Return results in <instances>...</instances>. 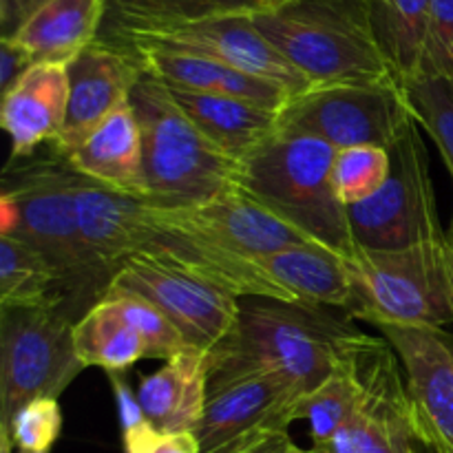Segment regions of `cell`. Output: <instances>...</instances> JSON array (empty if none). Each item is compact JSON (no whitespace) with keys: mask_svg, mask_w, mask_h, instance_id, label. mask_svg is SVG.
Returning <instances> with one entry per match:
<instances>
[{"mask_svg":"<svg viewBox=\"0 0 453 453\" xmlns=\"http://www.w3.org/2000/svg\"><path fill=\"white\" fill-rule=\"evenodd\" d=\"M133 255L175 261L239 299H268L296 305V301L261 268L259 261L230 250L186 208H159L140 199L131 233Z\"/></svg>","mask_w":453,"mask_h":453,"instance_id":"30bf717a","label":"cell"},{"mask_svg":"<svg viewBox=\"0 0 453 453\" xmlns=\"http://www.w3.org/2000/svg\"><path fill=\"white\" fill-rule=\"evenodd\" d=\"M186 211L230 250L250 259H264L292 246L317 243L243 188H233Z\"/></svg>","mask_w":453,"mask_h":453,"instance_id":"ac0fdd59","label":"cell"},{"mask_svg":"<svg viewBox=\"0 0 453 453\" xmlns=\"http://www.w3.org/2000/svg\"><path fill=\"white\" fill-rule=\"evenodd\" d=\"M106 0H49L13 40L29 51L35 65H69L97 40Z\"/></svg>","mask_w":453,"mask_h":453,"instance_id":"cb8c5ba5","label":"cell"},{"mask_svg":"<svg viewBox=\"0 0 453 453\" xmlns=\"http://www.w3.org/2000/svg\"><path fill=\"white\" fill-rule=\"evenodd\" d=\"M376 42L403 87L420 75L432 0H367Z\"/></svg>","mask_w":453,"mask_h":453,"instance_id":"484cf974","label":"cell"},{"mask_svg":"<svg viewBox=\"0 0 453 453\" xmlns=\"http://www.w3.org/2000/svg\"><path fill=\"white\" fill-rule=\"evenodd\" d=\"M71 168L128 197L144 199L142 135L131 102L115 109L87 140L62 155Z\"/></svg>","mask_w":453,"mask_h":453,"instance_id":"7402d4cb","label":"cell"},{"mask_svg":"<svg viewBox=\"0 0 453 453\" xmlns=\"http://www.w3.org/2000/svg\"><path fill=\"white\" fill-rule=\"evenodd\" d=\"M348 265L354 281L349 317L372 326L453 323V248L447 237L396 250L358 248Z\"/></svg>","mask_w":453,"mask_h":453,"instance_id":"8992f818","label":"cell"},{"mask_svg":"<svg viewBox=\"0 0 453 453\" xmlns=\"http://www.w3.org/2000/svg\"><path fill=\"white\" fill-rule=\"evenodd\" d=\"M367 341H370V336H367ZM365 343L321 388L314 389L312 394L305 396L301 418H305L310 423L314 445H327L334 438V434L361 407L363 392H365L361 372V352L365 348Z\"/></svg>","mask_w":453,"mask_h":453,"instance_id":"f546056e","label":"cell"},{"mask_svg":"<svg viewBox=\"0 0 453 453\" xmlns=\"http://www.w3.org/2000/svg\"><path fill=\"white\" fill-rule=\"evenodd\" d=\"M66 65H35L3 96L0 122L12 140V159H27L60 137L66 115Z\"/></svg>","mask_w":453,"mask_h":453,"instance_id":"d6986e66","label":"cell"},{"mask_svg":"<svg viewBox=\"0 0 453 453\" xmlns=\"http://www.w3.org/2000/svg\"><path fill=\"white\" fill-rule=\"evenodd\" d=\"M106 299H113L118 303L119 312L127 317V321L140 332V336L149 345V358H166L168 361L177 354L195 349L190 348L184 334L177 330L175 323L149 301L133 295H111Z\"/></svg>","mask_w":453,"mask_h":453,"instance_id":"d6a6232c","label":"cell"},{"mask_svg":"<svg viewBox=\"0 0 453 453\" xmlns=\"http://www.w3.org/2000/svg\"><path fill=\"white\" fill-rule=\"evenodd\" d=\"M60 155V153H58ZM0 195V234L22 239L62 274L69 310L100 301L113 273L100 264L80 233L73 168L66 159H12Z\"/></svg>","mask_w":453,"mask_h":453,"instance_id":"7a4b0ae2","label":"cell"},{"mask_svg":"<svg viewBox=\"0 0 453 453\" xmlns=\"http://www.w3.org/2000/svg\"><path fill=\"white\" fill-rule=\"evenodd\" d=\"M109 379H111V385H113V394H115V403H118L122 432H128V429L146 423L144 411H142L140 401H137V394H133V389L128 388V383L122 379V374H119V372H111Z\"/></svg>","mask_w":453,"mask_h":453,"instance_id":"74e56055","label":"cell"},{"mask_svg":"<svg viewBox=\"0 0 453 453\" xmlns=\"http://www.w3.org/2000/svg\"><path fill=\"white\" fill-rule=\"evenodd\" d=\"M113 42L131 49L133 56L140 60L144 73L153 75L171 88L239 97V100L255 102V104L273 111H281L290 102V96L277 84L242 73V71L211 60V58L144 42H127V40H113Z\"/></svg>","mask_w":453,"mask_h":453,"instance_id":"e0dca14e","label":"cell"},{"mask_svg":"<svg viewBox=\"0 0 453 453\" xmlns=\"http://www.w3.org/2000/svg\"><path fill=\"white\" fill-rule=\"evenodd\" d=\"M137 401L146 423L164 434L195 432L208 403V352L188 349L142 376Z\"/></svg>","mask_w":453,"mask_h":453,"instance_id":"44dd1931","label":"cell"},{"mask_svg":"<svg viewBox=\"0 0 453 453\" xmlns=\"http://www.w3.org/2000/svg\"><path fill=\"white\" fill-rule=\"evenodd\" d=\"M308 453H334L330 445H314L312 449H308Z\"/></svg>","mask_w":453,"mask_h":453,"instance_id":"b9f144b4","label":"cell"},{"mask_svg":"<svg viewBox=\"0 0 453 453\" xmlns=\"http://www.w3.org/2000/svg\"><path fill=\"white\" fill-rule=\"evenodd\" d=\"M62 429L60 405L56 398H35L27 403L9 425L7 436H0L3 449L49 453Z\"/></svg>","mask_w":453,"mask_h":453,"instance_id":"836d02e7","label":"cell"},{"mask_svg":"<svg viewBox=\"0 0 453 453\" xmlns=\"http://www.w3.org/2000/svg\"><path fill=\"white\" fill-rule=\"evenodd\" d=\"M133 295L153 303L184 334L190 348H215L237 323L239 296L175 261L153 255H133L118 268L104 296Z\"/></svg>","mask_w":453,"mask_h":453,"instance_id":"8fae6325","label":"cell"},{"mask_svg":"<svg viewBox=\"0 0 453 453\" xmlns=\"http://www.w3.org/2000/svg\"><path fill=\"white\" fill-rule=\"evenodd\" d=\"M416 119L410 93L398 82L312 87L281 109L279 135H310L336 150L389 149Z\"/></svg>","mask_w":453,"mask_h":453,"instance_id":"9c48e42d","label":"cell"},{"mask_svg":"<svg viewBox=\"0 0 453 453\" xmlns=\"http://www.w3.org/2000/svg\"><path fill=\"white\" fill-rule=\"evenodd\" d=\"M416 119L441 150L453 181V82L445 78H418L407 87Z\"/></svg>","mask_w":453,"mask_h":453,"instance_id":"1f68e13d","label":"cell"},{"mask_svg":"<svg viewBox=\"0 0 453 453\" xmlns=\"http://www.w3.org/2000/svg\"><path fill=\"white\" fill-rule=\"evenodd\" d=\"M392 171L374 197L348 208L358 248L396 250L445 239L434 190L429 155L418 119H411L388 149Z\"/></svg>","mask_w":453,"mask_h":453,"instance_id":"ba28073f","label":"cell"},{"mask_svg":"<svg viewBox=\"0 0 453 453\" xmlns=\"http://www.w3.org/2000/svg\"><path fill=\"white\" fill-rule=\"evenodd\" d=\"M31 66H35V62L25 47H20L13 38H0V91L3 96L25 78Z\"/></svg>","mask_w":453,"mask_h":453,"instance_id":"8d00e7d4","label":"cell"},{"mask_svg":"<svg viewBox=\"0 0 453 453\" xmlns=\"http://www.w3.org/2000/svg\"><path fill=\"white\" fill-rule=\"evenodd\" d=\"M447 242H449V246L453 248V221H451V228H449V233H447Z\"/></svg>","mask_w":453,"mask_h":453,"instance_id":"7bdbcfd3","label":"cell"},{"mask_svg":"<svg viewBox=\"0 0 453 453\" xmlns=\"http://www.w3.org/2000/svg\"><path fill=\"white\" fill-rule=\"evenodd\" d=\"M137 202L140 199L73 171V203L80 233L100 264L113 274L131 257Z\"/></svg>","mask_w":453,"mask_h":453,"instance_id":"d4e9b609","label":"cell"},{"mask_svg":"<svg viewBox=\"0 0 453 453\" xmlns=\"http://www.w3.org/2000/svg\"><path fill=\"white\" fill-rule=\"evenodd\" d=\"M71 312L49 308H3L0 317V436L13 416L35 398H56L84 370L73 343Z\"/></svg>","mask_w":453,"mask_h":453,"instance_id":"52a82bcc","label":"cell"},{"mask_svg":"<svg viewBox=\"0 0 453 453\" xmlns=\"http://www.w3.org/2000/svg\"><path fill=\"white\" fill-rule=\"evenodd\" d=\"M376 327L405 372L418 442L429 453H453V336L442 327Z\"/></svg>","mask_w":453,"mask_h":453,"instance_id":"5bb4252c","label":"cell"},{"mask_svg":"<svg viewBox=\"0 0 453 453\" xmlns=\"http://www.w3.org/2000/svg\"><path fill=\"white\" fill-rule=\"evenodd\" d=\"M128 102L142 135L146 186L142 202L159 208H193L239 188L242 164L186 118L166 84L142 73Z\"/></svg>","mask_w":453,"mask_h":453,"instance_id":"3957f363","label":"cell"},{"mask_svg":"<svg viewBox=\"0 0 453 453\" xmlns=\"http://www.w3.org/2000/svg\"><path fill=\"white\" fill-rule=\"evenodd\" d=\"M305 392L277 372L234 379L208 392L195 429L202 453H250L301 418Z\"/></svg>","mask_w":453,"mask_h":453,"instance_id":"7c38bea8","label":"cell"},{"mask_svg":"<svg viewBox=\"0 0 453 453\" xmlns=\"http://www.w3.org/2000/svg\"><path fill=\"white\" fill-rule=\"evenodd\" d=\"M73 343L84 367H102L106 374H124L140 358H149L146 341L119 312L118 303L106 296L75 321Z\"/></svg>","mask_w":453,"mask_h":453,"instance_id":"4316f807","label":"cell"},{"mask_svg":"<svg viewBox=\"0 0 453 453\" xmlns=\"http://www.w3.org/2000/svg\"><path fill=\"white\" fill-rule=\"evenodd\" d=\"M49 0H0V38H13L16 31Z\"/></svg>","mask_w":453,"mask_h":453,"instance_id":"f35d334b","label":"cell"},{"mask_svg":"<svg viewBox=\"0 0 453 453\" xmlns=\"http://www.w3.org/2000/svg\"><path fill=\"white\" fill-rule=\"evenodd\" d=\"M250 453H308V449L296 447L288 434H279V436L270 438V441H265L264 445H259Z\"/></svg>","mask_w":453,"mask_h":453,"instance_id":"ab89813d","label":"cell"},{"mask_svg":"<svg viewBox=\"0 0 453 453\" xmlns=\"http://www.w3.org/2000/svg\"><path fill=\"white\" fill-rule=\"evenodd\" d=\"M0 305L69 310L65 281L56 265L12 234H0ZM71 312V310H69Z\"/></svg>","mask_w":453,"mask_h":453,"instance_id":"83f0119b","label":"cell"},{"mask_svg":"<svg viewBox=\"0 0 453 453\" xmlns=\"http://www.w3.org/2000/svg\"><path fill=\"white\" fill-rule=\"evenodd\" d=\"M115 31H157L224 16L264 12V0H106Z\"/></svg>","mask_w":453,"mask_h":453,"instance_id":"f1b7e54d","label":"cell"},{"mask_svg":"<svg viewBox=\"0 0 453 453\" xmlns=\"http://www.w3.org/2000/svg\"><path fill=\"white\" fill-rule=\"evenodd\" d=\"M334 157V146L317 137L277 135L242 164L239 188L317 243L352 257L358 246L332 184Z\"/></svg>","mask_w":453,"mask_h":453,"instance_id":"5b68a950","label":"cell"},{"mask_svg":"<svg viewBox=\"0 0 453 453\" xmlns=\"http://www.w3.org/2000/svg\"><path fill=\"white\" fill-rule=\"evenodd\" d=\"M113 40L155 44V47L211 58L242 73L277 84L290 96V100L314 87L257 29L250 16L211 18V20L166 27L157 31H113Z\"/></svg>","mask_w":453,"mask_h":453,"instance_id":"4fadbf2b","label":"cell"},{"mask_svg":"<svg viewBox=\"0 0 453 453\" xmlns=\"http://www.w3.org/2000/svg\"><path fill=\"white\" fill-rule=\"evenodd\" d=\"M261 268L305 308H354L348 257L323 243H303L257 259Z\"/></svg>","mask_w":453,"mask_h":453,"instance_id":"603a6c76","label":"cell"},{"mask_svg":"<svg viewBox=\"0 0 453 453\" xmlns=\"http://www.w3.org/2000/svg\"><path fill=\"white\" fill-rule=\"evenodd\" d=\"M388 341L372 339L361 352L363 403L358 407L361 453H420L407 383Z\"/></svg>","mask_w":453,"mask_h":453,"instance_id":"2e32d148","label":"cell"},{"mask_svg":"<svg viewBox=\"0 0 453 453\" xmlns=\"http://www.w3.org/2000/svg\"><path fill=\"white\" fill-rule=\"evenodd\" d=\"M288 3H292V0H264V9H279Z\"/></svg>","mask_w":453,"mask_h":453,"instance_id":"60d3db41","label":"cell"},{"mask_svg":"<svg viewBox=\"0 0 453 453\" xmlns=\"http://www.w3.org/2000/svg\"><path fill=\"white\" fill-rule=\"evenodd\" d=\"M418 78H445L453 82V0H432Z\"/></svg>","mask_w":453,"mask_h":453,"instance_id":"e575fe53","label":"cell"},{"mask_svg":"<svg viewBox=\"0 0 453 453\" xmlns=\"http://www.w3.org/2000/svg\"><path fill=\"white\" fill-rule=\"evenodd\" d=\"M171 88V87H168ZM186 118L234 162L243 164L279 135L281 111L215 93L171 88Z\"/></svg>","mask_w":453,"mask_h":453,"instance_id":"ffe728a7","label":"cell"},{"mask_svg":"<svg viewBox=\"0 0 453 453\" xmlns=\"http://www.w3.org/2000/svg\"><path fill=\"white\" fill-rule=\"evenodd\" d=\"M18 453H31V451H18Z\"/></svg>","mask_w":453,"mask_h":453,"instance_id":"ee69618b","label":"cell"},{"mask_svg":"<svg viewBox=\"0 0 453 453\" xmlns=\"http://www.w3.org/2000/svg\"><path fill=\"white\" fill-rule=\"evenodd\" d=\"M250 18L314 87L398 82L376 42L367 0H292Z\"/></svg>","mask_w":453,"mask_h":453,"instance_id":"277c9868","label":"cell"},{"mask_svg":"<svg viewBox=\"0 0 453 453\" xmlns=\"http://www.w3.org/2000/svg\"><path fill=\"white\" fill-rule=\"evenodd\" d=\"M122 438L127 453H202L193 432L164 434L149 423L122 432Z\"/></svg>","mask_w":453,"mask_h":453,"instance_id":"d590c367","label":"cell"},{"mask_svg":"<svg viewBox=\"0 0 453 453\" xmlns=\"http://www.w3.org/2000/svg\"><path fill=\"white\" fill-rule=\"evenodd\" d=\"M140 60L131 49L113 40L97 38L66 65L69 97L60 137L53 144L69 155L82 144L115 109L131 100L133 87L142 78Z\"/></svg>","mask_w":453,"mask_h":453,"instance_id":"9a60e30c","label":"cell"},{"mask_svg":"<svg viewBox=\"0 0 453 453\" xmlns=\"http://www.w3.org/2000/svg\"><path fill=\"white\" fill-rule=\"evenodd\" d=\"M367 341L323 308L252 299L233 330L208 349V392L259 372H277L312 394Z\"/></svg>","mask_w":453,"mask_h":453,"instance_id":"6da1fadb","label":"cell"},{"mask_svg":"<svg viewBox=\"0 0 453 453\" xmlns=\"http://www.w3.org/2000/svg\"><path fill=\"white\" fill-rule=\"evenodd\" d=\"M392 159L380 146H352L336 150L332 184L345 208L374 197L388 181Z\"/></svg>","mask_w":453,"mask_h":453,"instance_id":"4dcf8cb0","label":"cell"}]
</instances>
